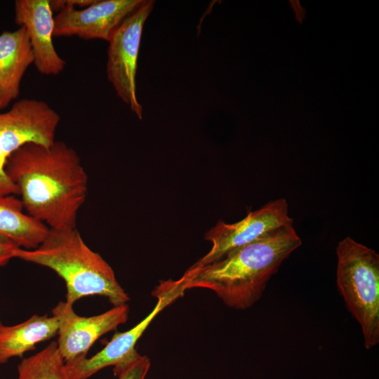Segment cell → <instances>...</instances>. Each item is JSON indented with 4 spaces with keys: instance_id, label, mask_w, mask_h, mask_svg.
<instances>
[{
    "instance_id": "cell-1",
    "label": "cell",
    "mask_w": 379,
    "mask_h": 379,
    "mask_svg": "<svg viewBox=\"0 0 379 379\" xmlns=\"http://www.w3.org/2000/svg\"><path fill=\"white\" fill-rule=\"evenodd\" d=\"M6 172L29 215L50 230L77 228L88 178L74 149L58 140L27 143L9 157Z\"/></svg>"
},
{
    "instance_id": "cell-2",
    "label": "cell",
    "mask_w": 379,
    "mask_h": 379,
    "mask_svg": "<svg viewBox=\"0 0 379 379\" xmlns=\"http://www.w3.org/2000/svg\"><path fill=\"white\" fill-rule=\"evenodd\" d=\"M301 244L293 223L284 225L218 260L192 265L182 276L185 288H207L231 308L248 309L262 297L284 260Z\"/></svg>"
},
{
    "instance_id": "cell-3",
    "label": "cell",
    "mask_w": 379,
    "mask_h": 379,
    "mask_svg": "<svg viewBox=\"0 0 379 379\" xmlns=\"http://www.w3.org/2000/svg\"><path fill=\"white\" fill-rule=\"evenodd\" d=\"M16 258L54 271L65 283V302L71 305L91 295L107 298L114 306L130 300L111 266L88 247L77 228L49 230L37 248H18Z\"/></svg>"
},
{
    "instance_id": "cell-4",
    "label": "cell",
    "mask_w": 379,
    "mask_h": 379,
    "mask_svg": "<svg viewBox=\"0 0 379 379\" xmlns=\"http://www.w3.org/2000/svg\"><path fill=\"white\" fill-rule=\"evenodd\" d=\"M336 254L338 288L370 350L379 343V255L350 237L338 242Z\"/></svg>"
},
{
    "instance_id": "cell-5",
    "label": "cell",
    "mask_w": 379,
    "mask_h": 379,
    "mask_svg": "<svg viewBox=\"0 0 379 379\" xmlns=\"http://www.w3.org/2000/svg\"><path fill=\"white\" fill-rule=\"evenodd\" d=\"M60 122V116L53 107L35 98L20 99L0 112V197L17 196L6 172L9 157L29 142L51 145Z\"/></svg>"
},
{
    "instance_id": "cell-6",
    "label": "cell",
    "mask_w": 379,
    "mask_h": 379,
    "mask_svg": "<svg viewBox=\"0 0 379 379\" xmlns=\"http://www.w3.org/2000/svg\"><path fill=\"white\" fill-rule=\"evenodd\" d=\"M154 1L142 4L117 28L107 50V75L118 96L142 119V107L136 96L138 58L145 22Z\"/></svg>"
},
{
    "instance_id": "cell-7",
    "label": "cell",
    "mask_w": 379,
    "mask_h": 379,
    "mask_svg": "<svg viewBox=\"0 0 379 379\" xmlns=\"http://www.w3.org/2000/svg\"><path fill=\"white\" fill-rule=\"evenodd\" d=\"M182 278L178 280L162 281L154 291L157 302L149 314L131 329L115 333L106 345L90 358L65 364L69 379H88L101 369L114 366V374L118 373L139 354L135 345L153 319L166 307L185 291Z\"/></svg>"
},
{
    "instance_id": "cell-8",
    "label": "cell",
    "mask_w": 379,
    "mask_h": 379,
    "mask_svg": "<svg viewBox=\"0 0 379 379\" xmlns=\"http://www.w3.org/2000/svg\"><path fill=\"white\" fill-rule=\"evenodd\" d=\"M286 200L271 201L240 221L226 223L219 221L205 234L212 245L209 251L194 266H201L219 260L229 252L251 244L278 228L292 224Z\"/></svg>"
},
{
    "instance_id": "cell-9",
    "label": "cell",
    "mask_w": 379,
    "mask_h": 379,
    "mask_svg": "<svg viewBox=\"0 0 379 379\" xmlns=\"http://www.w3.org/2000/svg\"><path fill=\"white\" fill-rule=\"evenodd\" d=\"M129 308L127 304L91 317L75 313L73 305L60 301L52 310L58 324L57 346L66 364L86 357L91 346L104 334L114 331L126 322Z\"/></svg>"
},
{
    "instance_id": "cell-10",
    "label": "cell",
    "mask_w": 379,
    "mask_h": 379,
    "mask_svg": "<svg viewBox=\"0 0 379 379\" xmlns=\"http://www.w3.org/2000/svg\"><path fill=\"white\" fill-rule=\"evenodd\" d=\"M143 1L95 0L84 8H65L54 17L53 36L109 41L117 28Z\"/></svg>"
},
{
    "instance_id": "cell-11",
    "label": "cell",
    "mask_w": 379,
    "mask_h": 379,
    "mask_svg": "<svg viewBox=\"0 0 379 379\" xmlns=\"http://www.w3.org/2000/svg\"><path fill=\"white\" fill-rule=\"evenodd\" d=\"M15 22L26 29L37 71L46 76L58 75L65 66L53 44L55 20L49 0H16Z\"/></svg>"
},
{
    "instance_id": "cell-12",
    "label": "cell",
    "mask_w": 379,
    "mask_h": 379,
    "mask_svg": "<svg viewBox=\"0 0 379 379\" xmlns=\"http://www.w3.org/2000/svg\"><path fill=\"white\" fill-rule=\"evenodd\" d=\"M34 58L28 33L23 27L0 34V110L20 94L22 79Z\"/></svg>"
},
{
    "instance_id": "cell-13",
    "label": "cell",
    "mask_w": 379,
    "mask_h": 379,
    "mask_svg": "<svg viewBox=\"0 0 379 379\" xmlns=\"http://www.w3.org/2000/svg\"><path fill=\"white\" fill-rule=\"evenodd\" d=\"M49 228L25 212L16 195L0 197V242L31 250L45 239Z\"/></svg>"
},
{
    "instance_id": "cell-14",
    "label": "cell",
    "mask_w": 379,
    "mask_h": 379,
    "mask_svg": "<svg viewBox=\"0 0 379 379\" xmlns=\"http://www.w3.org/2000/svg\"><path fill=\"white\" fill-rule=\"evenodd\" d=\"M58 331V321L53 315L34 314L13 326L0 322V365L13 357H22L37 344L55 336Z\"/></svg>"
},
{
    "instance_id": "cell-15",
    "label": "cell",
    "mask_w": 379,
    "mask_h": 379,
    "mask_svg": "<svg viewBox=\"0 0 379 379\" xmlns=\"http://www.w3.org/2000/svg\"><path fill=\"white\" fill-rule=\"evenodd\" d=\"M65 364L57 343L53 341L20 361L17 368V379H69Z\"/></svg>"
},
{
    "instance_id": "cell-16",
    "label": "cell",
    "mask_w": 379,
    "mask_h": 379,
    "mask_svg": "<svg viewBox=\"0 0 379 379\" xmlns=\"http://www.w3.org/2000/svg\"><path fill=\"white\" fill-rule=\"evenodd\" d=\"M150 367V360L146 356L138 354L115 376L117 379H145Z\"/></svg>"
},
{
    "instance_id": "cell-17",
    "label": "cell",
    "mask_w": 379,
    "mask_h": 379,
    "mask_svg": "<svg viewBox=\"0 0 379 379\" xmlns=\"http://www.w3.org/2000/svg\"><path fill=\"white\" fill-rule=\"evenodd\" d=\"M18 248H20L0 242V267L6 265L11 259L16 258Z\"/></svg>"
}]
</instances>
